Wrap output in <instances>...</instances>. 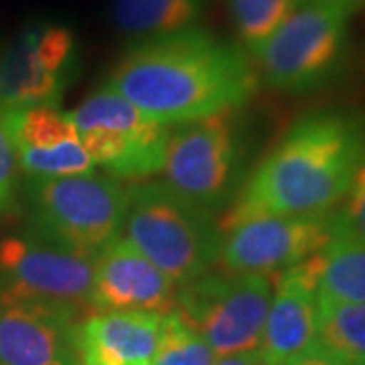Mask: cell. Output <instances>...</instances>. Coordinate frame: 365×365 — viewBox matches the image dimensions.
<instances>
[{"label":"cell","mask_w":365,"mask_h":365,"mask_svg":"<svg viewBox=\"0 0 365 365\" xmlns=\"http://www.w3.org/2000/svg\"><path fill=\"white\" fill-rule=\"evenodd\" d=\"M122 232L177 287L211 272L220 260L223 232L215 215L165 182L128 187Z\"/></svg>","instance_id":"cell-3"},{"label":"cell","mask_w":365,"mask_h":365,"mask_svg":"<svg viewBox=\"0 0 365 365\" xmlns=\"http://www.w3.org/2000/svg\"><path fill=\"white\" fill-rule=\"evenodd\" d=\"M314 256L272 274V300L258 347L266 365H287L317 349L319 292Z\"/></svg>","instance_id":"cell-15"},{"label":"cell","mask_w":365,"mask_h":365,"mask_svg":"<svg viewBox=\"0 0 365 365\" xmlns=\"http://www.w3.org/2000/svg\"><path fill=\"white\" fill-rule=\"evenodd\" d=\"M217 270L272 276L325 248L333 235L331 213L258 215L222 227Z\"/></svg>","instance_id":"cell-10"},{"label":"cell","mask_w":365,"mask_h":365,"mask_svg":"<svg viewBox=\"0 0 365 365\" xmlns=\"http://www.w3.org/2000/svg\"><path fill=\"white\" fill-rule=\"evenodd\" d=\"M272 292V276L211 270L177 290L173 311L222 357L260 347Z\"/></svg>","instance_id":"cell-7"},{"label":"cell","mask_w":365,"mask_h":365,"mask_svg":"<svg viewBox=\"0 0 365 365\" xmlns=\"http://www.w3.org/2000/svg\"><path fill=\"white\" fill-rule=\"evenodd\" d=\"M78 67V41L59 23L25 25L0 49V110L57 106Z\"/></svg>","instance_id":"cell-9"},{"label":"cell","mask_w":365,"mask_h":365,"mask_svg":"<svg viewBox=\"0 0 365 365\" xmlns=\"http://www.w3.org/2000/svg\"><path fill=\"white\" fill-rule=\"evenodd\" d=\"M240 43L252 55L297 11V0H225Z\"/></svg>","instance_id":"cell-20"},{"label":"cell","mask_w":365,"mask_h":365,"mask_svg":"<svg viewBox=\"0 0 365 365\" xmlns=\"http://www.w3.org/2000/svg\"><path fill=\"white\" fill-rule=\"evenodd\" d=\"M0 288L16 297L90 307L93 258L55 246L26 232L0 242Z\"/></svg>","instance_id":"cell-11"},{"label":"cell","mask_w":365,"mask_h":365,"mask_svg":"<svg viewBox=\"0 0 365 365\" xmlns=\"http://www.w3.org/2000/svg\"><path fill=\"white\" fill-rule=\"evenodd\" d=\"M93 165L114 179H146L163 170L170 126L130 104L124 96L104 86L71 112Z\"/></svg>","instance_id":"cell-6"},{"label":"cell","mask_w":365,"mask_h":365,"mask_svg":"<svg viewBox=\"0 0 365 365\" xmlns=\"http://www.w3.org/2000/svg\"><path fill=\"white\" fill-rule=\"evenodd\" d=\"M365 146V128L341 112H313L297 120L223 215L222 227L258 215H314L339 205Z\"/></svg>","instance_id":"cell-2"},{"label":"cell","mask_w":365,"mask_h":365,"mask_svg":"<svg viewBox=\"0 0 365 365\" xmlns=\"http://www.w3.org/2000/svg\"><path fill=\"white\" fill-rule=\"evenodd\" d=\"M317 349L345 365H365V304L319 297Z\"/></svg>","instance_id":"cell-19"},{"label":"cell","mask_w":365,"mask_h":365,"mask_svg":"<svg viewBox=\"0 0 365 365\" xmlns=\"http://www.w3.org/2000/svg\"><path fill=\"white\" fill-rule=\"evenodd\" d=\"M2 114L19 167L29 179L91 173L93 160L67 112H61L57 106H31Z\"/></svg>","instance_id":"cell-13"},{"label":"cell","mask_w":365,"mask_h":365,"mask_svg":"<svg viewBox=\"0 0 365 365\" xmlns=\"http://www.w3.org/2000/svg\"><path fill=\"white\" fill-rule=\"evenodd\" d=\"M317 292L323 299L365 304V242L331 235L317 256Z\"/></svg>","instance_id":"cell-18"},{"label":"cell","mask_w":365,"mask_h":365,"mask_svg":"<svg viewBox=\"0 0 365 365\" xmlns=\"http://www.w3.org/2000/svg\"><path fill=\"white\" fill-rule=\"evenodd\" d=\"M349 14L339 4H300L252 53L258 78L280 91H309L327 83L345 57Z\"/></svg>","instance_id":"cell-5"},{"label":"cell","mask_w":365,"mask_h":365,"mask_svg":"<svg viewBox=\"0 0 365 365\" xmlns=\"http://www.w3.org/2000/svg\"><path fill=\"white\" fill-rule=\"evenodd\" d=\"M287 365H345L337 361V359H333L331 355H327L321 349H313L311 353H307V355H302L299 359H294V361H290Z\"/></svg>","instance_id":"cell-25"},{"label":"cell","mask_w":365,"mask_h":365,"mask_svg":"<svg viewBox=\"0 0 365 365\" xmlns=\"http://www.w3.org/2000/svg\"><path fill=\"white\" fill-rule=\"evenodd\" d=\"M163 314L96 311L79 321V365H150Z\"/></svg>","instance_id":"cell-16"},{"label":"cell","mask_w":365,"mask_h":365,"mask_svg":"<svg viewBox=\"0 0 365 365\" xmlns=\"http://www.w3.org/2000/svg\"><path fill=\"white\" fill-rule=\"evenodd\" d=\"M242 144L234 112H220L170 132L165 185L191 203L215 213L234 195Z\"/></svg>","instance_id":"cell-8"},{"label":"cell","mask_w":365,"mask_h":365,"mask_svg":"<svg viewBox=\"0 0 365 365\" xmlns=\"http://www.w3.org/2000/svg\"><path fill=\"white\" fill-rule=\"evenodd\" d=\"M79 311L0 288V365H79Z\"/></svg>","instance_id":"cell-12"},{"label":"cell","mask_w":365,"mask_h":365,"mask_svg":"<svg viewBox=\"0 0 365 365\" xmlns=\"http://www.w3.org/2000/svg\"><path fill=\"white\" fill-rule=\"evenodd\" d=\"M258 71L242 45L203 29L136 41L106 86L163 124L237 112L258 90Z\"/></svg>","instance_id":"cell-1"},{"label":"cell","mask_w":365,"mask_h":365,"mask_svg":"<svg viewBox=\"0 0 365 365\" xmlns=\"http://www.w3.org/2000/svg\"><path fill=\"white\" fill-rule=\"evenodd\" d=\"M215 351L175 311L163 314L160 337L150 365H213Z\"/></svg>","instance_id":"cell-21"},{"label":"cell","mask_w":365,"mask_h":365,"mask_svg":"<svg viewBox=\"0 0 365 365\" xmlns=\"http://www.w3.org/2000/svg\"><path fill=\"white\" fill-rule=\"evenodd\" d=\"M213 365H266L262 353L258 349H252V351H240L232 353V355H222L215 359Z\"/></svg>","instance_id":"cell-24"},{"label":"cell","mask_w":365,"mask_h":365,"mask_svg":"<svg viewBox=\"0 0 365 365\" xmlns=\"http://www.w3.org/2000/svg\"><path fill=\"white\" fill-rule=\"evenodd\" d=\"M297 2H299V6L300 4H339V6L353 11L355 6H359L365 0H297Z\"/></svg>","instance_id":"cell-26"},{"label":"cell","mask_w":365,"mask_h":365,"mask_svg":"<svg viewBox=\"0 0 365 365\" xmlns=\"http://www.w3.org/2000/svg\"><path fill=\"white\" fill-rule=\"evenodd\" d=\"M26 197L29 232L79 256L96 258L122 234L128 189L110 175L29 179Z\"/></svg>","instance_id":"cell-4"},{"label":"cell","mask_w":365,"mask_h":365,"mask_svg":"<svg viewBox=\"0 0 365 365\" xmlns=\"http://www.w3.org/2000/svg\"><path fill=\"white\" fill-rule=\"evenodd\" d=\"M177 299V284L143 256L124 235L114 237L93 258L90 309L146 311L167 314Z\"/></svg>","instance_id":"cell-14"},{"label":"cell","mask_w":365,"mask_h":365,"mask_svg":"<svg viewBox=\"0 0 365 365\" xmlns=\"http://www.w3.org/2000/svg\"><path fill=\"white\" fill-rule=\"evenodd\" d=\"M19 173L13 140L0 112V217H9L19 209Z\"/></svg>","instance_id":"cell-23"},{"label":"cell","mask_w":365,"mask_h":365,"mask_svg":"<svg viewBox=\"0 0 365 365\" xmlns=\"http://www.w3.org/2000/svg\"><path fill=\"white\" fill-rule=\"evenodd\" d=\"M207 0H112L110 16L122 35L155 39L199 26Z\"/></svg>","instance_id":"cell-17"},{"label":"cell","mask_w":365,"mask_h":365,"mask_svg":"<svg viewBox=\"0 0 365 365\" xmlns=\"http://www.w3.org/2000/svg\"><path fill=\"white\" fill-rule=\"evenodd\" d=\"M331 227L333 235H349L365 242V146L341 209L331 213Z\"/></svg>","instance_id":"cell-22"}]
</instances>
